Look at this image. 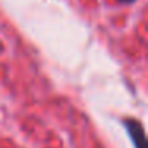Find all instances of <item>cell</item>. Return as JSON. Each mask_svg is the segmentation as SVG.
Wrapping results in <instances>:
<instances>
[{
  "instance_id": "6da1fadb",
  "label": "cell",
  "mask_w": 148,
  "mask_h": 148,
  "mask_svg": "<svg viewBox=\"0 0 148 148\" xmlns=\"http://www.w3.org/2000/svg\"><path fill=\"white\" fill-rule=\"evenodd\" d=\"M124 126L127 127V132L131 135L132 142H134L135 148H145V134H143V127L140 126L138 121H134V119H126Z\"/></svg>"
},
{
  "instance_id": "7a4b0ae2",
  "label": "cell",
  "mask_w": 148,
  "mask_h": 148,
  "mask_svg": "<svg viewBox=\"0 0 148 148\" xmlns=\"http://www.w3.org/2000/svg\"><path fill=\"white\" fill-rule=\"evenodd\" d=\"M119 2H123V3H131V2H134V0H119Z\"/></svg>"
}]
</instances>
